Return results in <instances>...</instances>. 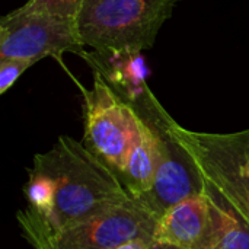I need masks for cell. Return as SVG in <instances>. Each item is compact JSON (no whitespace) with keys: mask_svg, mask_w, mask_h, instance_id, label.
Masks as SVG:
<instances>
[{"mask_svg":"<svg viewBox=\"0 0 249 249\" xmlns=\"http://www.w3.org/2000/svg\"><path fill=\"white\" fill-rule=\"evenodd\" d=\"M31 66L34 64L25 60L0 58V95L6 93Z\"/></svg>","mask_w":249,"mask_h":249,"instance_id":"4fadbf2b","label":"cell"},{"mask_svg":"<svg viewBox=\"0 0 249 249\" xmlns=\"http://www.w3.org/2000/svg\"><path fill=\"white\" fill-rule=\"evenodd\" d=\"M147 249H179L177 248V247H172V245H166V244H160V242H158V241H152L150 242V245L147 247Z\"/></svg>","mask_w":249,"mask_h":249,"instance_id":"9a60e30c","label":"cell"},{"mask_svg":"<svg viewBox=\"0 0 249 249\" xmlns=\"http://www.w3.org/2000/svg\"><path fill=\"white\" fill-rule=\"evenodd\" d=\"M212 235V207L201 191L165 212L158 222L153 239L179 249H210Z\"/></svg>","mask_w":249,"mask_h":249,"instance_id":"ba28073f","label":"cell"},{"mask_svg":"<svg viewBox=\"0 0 249 249\" xmlns=\"http://www.w3.org/2000/svg\"><path fill=\"white\" fill-rule=\"evenodd\" d=\"M80 57L128 105H133L150 90L146 83L149 71L140 51L92 50L89 53L83 51Z\"/></svg>","mask_w":249,"mask_h":249,"instance_id":"9c48e42d","label":"cell"},{"mask_svg":"<svg viewBox=\"0 0 249 249\" xmlns=\"http://www.w3.org/2000/svg\"><path fill=\"white\" fill-rule=\"evenodd\" d=\"M213 216L210 249H249V229L229 210L207 196Z\"/></svg>","mask_w":249,"mask_h":249,"instance_id":"8fae6325","label":"cell"},{"mask_svg":"<svg viewBox=\"0 0 249 249\" xmlns=\"http://www.w3.org/2000/svg\"><path fill=\"white\" fill-rule=\"evenodd\" d=\"M83 47L74 19L15 9L0 22V58L32 64L45 57L60 61L64 53L80 55Z\"/></svg>","mask_w":249,"mask_h":249,"instance_id":"8992f818","label":"cell"},{"mask_svg":"<svg viewBox=\"0 0 249 249\" xmlns=\"http://www.w3.org/2000/svg\"><path fill=\"white\" fill-rule=\"evenodd\" d=\"M172 131L194 165L201 191L249 229V128L228 134L200 133L174 120Z\"/></svg>","mask_w":249,"mask_h":249,"instance_id":"7a4b0ae2","label":"cell"},{"mask_svg":"<svg viewBox=\"0 0 249 249\" xmlns=\"http://www.w3.org/2000/svg\"><path fill=\"white\" fill-rule=\"evenodd\" d=\"M31 169L54 182V200L47 213H18L22 235L32 248L131 198L120 175L69 136H61L48 152L35 155Z\"/></svg>","mask_w":249,"mask_h":249,"instance_id":"6da1fadb","label":"cell"},{"mask_svg":"<svg viewBox=\"0 0 249 249\" xmlns=\"http://www.w3.org/2000/svg\"><path fill=\"white\" fill-rule=\"evenodd\" d=\"M153 241V238H142V239H134L130 242L123 244L121 247H118L117 249H147V247L150 245V242Z\"/></svg>","mask_w":249,"mask_h":249,"instance_id":"5bb4252c","label":"cell"},{"mask_svg":"<svg viewBox=\"0 0 249 249\" xmlns=\"http://www.w3.org/2000/svg\"><path fill=\"white\" fill-rule=\"evenodd\" d=\"M178 0H83L76 28L85 47L143 51L155 45Z\"/></svg>","mask_w":249,"mask_h":249,"instance_id":"3957f363","label":"cell"},{"mask_svg":"<svg viewBox=\"0 0 249 249\" xmlns=\"http://www.w3.org/2000/svg\"><path fill=\"white\" fill-rule=\"evenodd\" d=\"M139 117L150 124L160 140V160L152 188L136 198L155 212L159 219L171 207L201 193L194 165L172 131L174 118L160 105L152 90L131 105Z\"/></svg>","mask_w":249,"mask_h":249,"instance_id":"5b68a950","label":"cell"},{"mask_svg":"<svg viewBox=\"0 0 249 249\" xmlns=\"http://www.w3.org/2000/svg\"><path fill=\"white\" fill-rule=\"evenodd\" d=\"M92 73V89L79 85L83 95V144L121 175L139 142L142 118L98 71Z\"/></svg>","mask_w":249,"mask_h":249,"instance_id":"277c9868","label":"cell"},{"mask_svg":"<svg viewBox=\"0 0 249 249\" xmlns=\"http://www.w3.org/2000/svg\"><path fill=\"white\" fill-rule=\"evenodd\" d=\"M159 216L136 198L70 226L34 249H117L125 242L153 238Z\"/></svg>","mask_w":249,"mask_h":249,"instance_id":"52a82bcc","label":"cell"},{"mask_svg":"<svg viewBox=\"0 0 249 249\" xmlns=\"http://www.w3.org/2000/svg\"><path fill=\"white\" fill-rule=\"evenodd\" d=\"M83 0H28L19 9L25 12H42L67 19L77 18Z\"/></svg>","mask_w":249,"mask_h":249,"instance_id":"7c38bea8","label":"cell"},{"mask_svg":"<svg viewBox=\"0 0 249 249\" xmlns=\"http://www.w3.org/2000/svg\"><path fill=\"white\" fill-rule=\"evenodd\" d=\"M160 160V140L156 130L142 120L140 137L136 143L125 169L120 175L121 181L133 198L144 196L153 185Z\"/></svg>","mask_w":249,"mask_h":249,"instance_id":"30bf717a","label":"cell"}]
</instances>
